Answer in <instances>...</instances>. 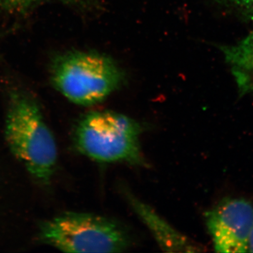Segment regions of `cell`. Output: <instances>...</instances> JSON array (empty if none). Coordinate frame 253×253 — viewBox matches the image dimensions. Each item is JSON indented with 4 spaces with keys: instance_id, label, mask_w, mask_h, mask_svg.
I'll return each instance as SVG.
<instances>
[{
    "instance_id": "6da1fadb",
    "label": "cell",
    "mask_w": 253,
    "mask_h": 253,
    "mask_svg": "<svg viewBox=\"0 0 253 253\" xmlns=\"http://www.w3.org/2000/svg\"><path fill=\"white\" fill-rule=\"evenodd\" d=\"M5 135L11 153L37 180L48 184L57 163V146L38 104L21 92L14 93L6 116Z\"/></svg>"
},
{
    "instance_id": "7a4b0ae2",
    "label": "cell",
    "mask_w": 253,
    "mask_h": 253,
    "mask_svg": "<svg viewBox=\"0 0 253 253\" xmlns=\"http://www.w3.org/2000/svg\"><path fill=\"white\" fill-rule=\"evenodd\" d=\"M126 74L113 58L95 51H71L58 56L53 84L66 99L81 106L102 102L124 84Z\"/></svg>"
},
{
    "instance_id": "3957f363",
    "label": "cell",
    "mask_w": 253,
    "mask_h": 253,
    "mask_svg": "<svg viewBox=\"0 0 253 253\" xmlns=\"http://www.w3.org/2000/svg\"><path fill=\"white\" fill-rule=\"evenodd\" d=\"M141 132L140 123L121 113L91 111L78 123L74 142L80 153L97 162L141 165Z\"/></svg>"
},
{
    "instance_id": "277c9868",
    "label": "cell",
    "mask_w": 253,
    "mask_h": 253,
    "mask_svg": "<svg viewBox=\"0 0 253 253\" xmlns=\"http://www.w3.org/2000/svg\"><path fill=\"white\" fill-rule=\"evenodd\" d=\"M43 242L66 253H120L129 247L117 221L89 213L66 212L42 224Z\"/></svg>"
},
{
    "instance_id": "5b68a950",
    "label": "cell",
    "mask_w": 253,
    "mask_h": 253,
    "mask_svg": "<svg viewBox=\"0 0 253 253\" xmlns=\"http://www.w3.org/2000/svg\"><path fill=\"white\" fill-rule=\"evenodd\" d=\"M205 219L216 252H248L253 225L252 202L244 198H225L206 212Z\"/></svg>"
},
{
    "instance_id": "8992f818",
    "label": "cell",
    "mask_w": 253,
    "mask_h": 253,
    "mask_svg": "<svg viewBox=\"0 0 253 253\" xmlns=\"http://www.w3.org/2000/svg\"><path fill=\"white\" fill-rule=\"evenodd\" d=\"M218 49L230 69L240 96L253 99V27L242 39L219 44Z\"/></svg>"
},
{
    "instance_id": "52a82bcc",
    "label": "cell",
    "mask_w": 253,
    "mask_h": 253,
    "mask_svg": "<svg viewBox=\"0 0 253 253\" xmlns=\"http://www.w3.org/2000/svg\"><path fill=\"white\" fill-rule=\"evenodd\" d=\"M127 199L141 220L148 226L158 244L169 252H199L202 251L197 244L175 230L149 206L134 196L127 195Z\"/></svg>"
},
{
    "instance_id": "ba28073f",
    "label": "cell",
    "mask_w": 253,
    "mask_h": 253,
    "mask_svg": "<svg viewBox=\"0 0 253 253\" xmlns=\"http://www.w3.org/2000/svg\"><path fill=\"white\" fill-rule=\"evenodd\" d=\"M51 0H0V6L6 11L14 14H24L41 3ZM65 4L75 5L81 8H92L95 0H55Z\"/></svg>"
},
{
    "instance_id": "9c48e42d",
    "label": "cell",
    "mask_w": 253,
    "mask_h": 253,
    "mask_svg": "<svg viewBox=\"0 0 253 253\" xmlns=\"http://www.w3.org/2000/svg\"><path fill=\"white\" fill-rule=\"evenodd\" d=\"M231 10L246 19H253V0H234Z\"/></svg>"
},
{
    "instance_id": "30bf717a",
    "label": "cell",
    "mask_w": 253,
    "mask_h": 253,
    "mask_svg": "<svg viewBox=\"0 0 253 253\" xmlns=\"http://www.w3.org/2000/svg\"><path fill=\"white\" fill-rule=\"evenodd\" d=\"M220 6H224L226 9H232L233 3H234V0H214Z\"/></svg>"
},
{
    "instance_id": "8fae6325",
    "label": "cell",
    "mask_w": 253,
    "mask_h": 253,
    "mask_svg": "<svg viewBox=\"0 0 253 253\" xmlns=\"http://www.w3.org/2000/svg\"><path fill=\"white\" fill-rule=\"evenodd\" d=\"M248 252L253 253V225L249 236V246H248Z\"/></svg>"
}]
</instances>
